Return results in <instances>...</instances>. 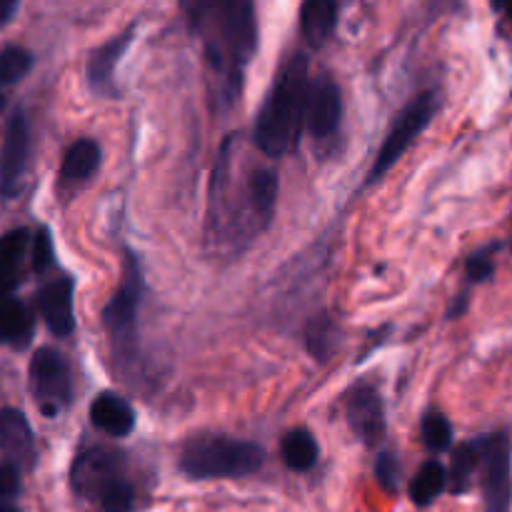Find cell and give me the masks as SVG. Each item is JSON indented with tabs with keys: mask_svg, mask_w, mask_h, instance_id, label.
<instances>
[{
	"mask_svg": "<svg viewBox=\"0 0 512 512\" xmlns=\"http://www.w3.org/2000/svg\"><path fill=\"white\" fill-rule=\"evenodd\" d=\"M30 238L33 235L28 228H15L0 235V298L13 295V290L23 283Z\"/></svg>",
	"mask_w": 512,
	"mask_h": 512,
	"instance_id": "e0dca14e",
	"label": "cell"
},
{
	"mask_svg": "<svg viewBox=\"0 0 512 512\" xmlns=\"http://www.w3.org/2000/svg\"><path fill=\"white\" fill-rule=\"evenodd\" d=\"M503 248V243H490L485 245L483 250L473 253L465 263V278H468L470 285H478V283H488L490 278L495 275V260L493 255Z\"/></svg>",
	"mask_w": 512,
	"mask_h": 512,
	"instance_id": "4316f807",
	"label": "cell"
},
{
	"mask_svg": "<svg viewBox=\"0 0 512 512\" xmlns=\"http://www.w3.org/2000/svg\"><path fill=\"white\" fill-rule=\"evenodd\" d=\"M35 320L23 300L5 295L0 298V345L25 348L33 338Z\"/></svg>",
	"mask_w": 512,
	"mask_h": 512,
	"instance_id": "ffe728a7",
	"label": "cell"
},
{
	"mask_svg": "<svg viewBox=\"0 0 512 512\" xmlns=\"http://www.w3.org/2000/svg\"><path fill=\"white\" fill-rule=\"evenodd\" d=\"M280 450H283V460L290 470L295 473H308L318 465L320 458V445L318 440L313 438V433L305 428L288 430L280 443Z\"/></svg>",
	"mask_w": 512,
	"mask_h": 512,
	"instance_id": "44dd1931",
	"label": "cell"
},
{
	"mask_svg": "<svg viewBox=\"0 0 512 512\" xmlns=\"http://www.w3.org/2000/svg\"><path fill=\"white\" fill-rule=\"evenodd\" d=\"M188 28L203 45L223 100H233L245 68L258 50V20L253 0H180Z\"/></svg>",
	"mask_w": 512,
	"mask_h": 512,
	"instance_id": "6da1fadb",
	"label": "cell"
},
{
	"mask_svg": "<svg viewBox=\"0 0 512 512\" xmlns=\"http://www.w3.org/2000/svg\"><path fill=\"white\" fill-rule=\"evenodd\" d=\"M340 0H303L300 5V35L310 48H323L338 25Z\"/></svg>",
	"mask_w": 512,
	"mask_h": 512,
	"instance_id": "d6986e66",
	"label": "cell"
},
{
	"mask_svg": "<svg viewBox=\"0 0 512 512\" xmlns=\"http://www.w3.org/2000/svg\"><path fill=\"white\" fill-rule=\"evenodd\" d=\"M440 110V95L435 90H425L418 98L410 100L398 115H395L393 125H390L388 135H385L383 145H380L375 163L368 173V185L378 183L385 178L390 168L398 163L405 155V150L418 140V135L433 123L435 113Z\"/></svg>",
	"mask_w": 512,
	"mask_h": 512,
	"instance_id": "5b68a950",
	"label": "cell"
},
{
	"mask_svg": "<svg viewBox=\"0 0 512 512\" xmlns=\"http://www.w3.org/2000/svg\"><path fill=\"white\" fill-rule=\"evenodd\" d=\"M30 160V125L23 110H15L8 118L0 145V195L15 198L23 183Z\"/></svg>",
	"mask_w": 512,
	"mask_h": 512,
	"instance_id": "9c48e42d",
	"label": "cell"
},
{
	"mask_svg": "<svg viewBox=\"0 0 512 512\" xmlns=\"http://www.w3.org/2000/svg\"><path fill=\"white\" fill-rule=\"evenodd\" d=\"M20 493V470L13 463H0V500L15 498Z\"/></svg>",
	"mask_w": 512,
	"mask_h": 512,
	"instance_id": "f546056e",
	"label": "cell"
},
{
	"mask_svg": "<svg viewBox=\"0 0 512 512\" xmlns=\"http://www.w3.org/2000/svg\"><path fill=\"white\" fill-rule=\"evenodd\" d=\"M338 338L340 328L330 315H318V318L310 320L308 328H305V345H308L310 355L318 358L320 363L330 360V355L338 348Z\"/></svg>",
	"mask_w": 512,
	"mask_h": 512,
	"instance_id": "cb8c5ba5",
	"label": "cell"
},
{
	"mask_svg": "<svg viewBox=\"0 0 512 512\" xmlns=\"http://www.w3.org/2000/svg\"><path fill=\"white\" fill-rule=\"evenodd\" d=\"M18 5L20 0H0V28H5L13 20V15L18 13Z\"/></svg>",
	"mask_w": 512,
	"mask_h": 512,
	"instance_id": "4dcf8cb0",
	"label": "cell"
},
{
	"mask_svg": "<svg viewBox=\"0 0 512 512\" xmlns=\"http://www.w3.org/2000/svg\"><path fill=\"white\" fill-rule=\"evenodd\" d=\"M343 123V93L330 75L310 80L305 128L315 140L333 138Z\"/></svg>",
	"mask_w": 512,
	"mask_h": 512,
	"instance_id": "30bf717a",
	"label": "cell"
},
{
	"mask_svg": "<svg viewBox=\"0 0 512 512\" xmlns=\"http://www.w3.org/2000/svg\"><path fill=\"white\" fill-rule=\"evenodd\" d=\"M33 70V53L20 45H8L0 50V88L15 85Z\"/></svg>",
	"mask_w": 512,
	"mask_h": 512,
	"instance_id": "484cf974",
	"label": "cell"
},
{
	"mask_svg": "<svg viewBox=\"0 0 512 512\" xmlns=\"http://www.w3.org/2000/svg\"><path fill=\"white\" fill-rule=\"evenodd\" d=\"M0 453L15 468H33L35 463V435L28 418L18 408L0 410Z\"/></svg>",
	"mask_w": 512,
	"mask_h": 512,
	"instance_id": "4fadbf2b",
	"label": "cell"
},
{
	"mask_svg": "<svg viewBox=\"0 0 512 512\" xmlns=\"http://www.w3.org/2000/svg\"><path fill=\"white\" fill-rule=\"evenodd\" d=\"M375 480H378L380 488L385 493H398V485H400V463H398V455L390 453V450H383L378 453L375 458Z\"/></svg>",
	"mask_w": 512,
	"mask_h": 512,
	"instance_id": "f1b7e54d",
	"label": "cell"
},
{
	"mask_svg": "<svg viewBox=\"0 0 512 512\" xmlns=\"http://www.w3.org/2000/svg\"><path fill=\"white\" fill-rule=\"evenodd\" d=\"M0 512H20L18 508H10V505H5V508H0Z\"/></svg>",
	"mask_w": 512,
	"mask_h": 512,
	"instance_id": "836d02e7",
	"label": "cell"
},
{
	"mask_svg": "<svg viewBox=\"0 0 512 512\" xmlns=\"http://www.w3.org/2000/svg\"><path fill=\"white\" fill-rule=\"evenodd\" d=\"M483 468L485 512H510L512 503V440L505 430L475 440Z\"/></svg>",
	"mask_w": 512,
	"mask_h": 512,
	"instance_id": "8992f818",
	"label": "cell"
},
{
	"mask_svg": "<svg viewBox=\"0 0 512 512\" xmlns=\"http://www.w3.org/2000/svg\"><path fill=\"white\" fill-rule=\"evenodd\" d=\"M245 208L250 213L255 233L265 230L275 215L278 205V173L270 168H255L245 180Z\"/></svg>",
	"mask_w": 512,
	"mask_h": 512,
	"instance_id": "9a60e30c",
	"label": "cell"
},
{
	"mask_svg": "<svg viewBox=\"0 0 512 512\" xmlns=\"http://www.w3.org/2000/svg\"><path fill=\"white\" fill-rule=\"evenodd\" d=\"M30 388L45 418H58L73 398V380L63 355L53 348H40L30 360Z\"/></svg>",
	"mask_w": 512,
	"mask_h": 512,
	"instance_id": "52a82bcc",
	"label": "cell"
},
{
	"mask_svg": "<svg viewBox=\"0 0 512 512\" xmlns=\"http://www.w3.org/2000/svg\"><path fill=\"white\" fill-rule=\"evenodd\" d=\"M5 103H8V100H5V93L0 90V110H5Z\"/></svg>",
	"mask_w": 512,
	"mask_h": 512,
	"instance_id": "d6a6232c",
	"label": "cell"
},
{
	"mask_svg": "<svg viewBox=\"0 0 512 512\" xmlns=\"http://www.w3.org/2000/svg\"><path fill=\"white\" fill-rule=\"evenodd\" d=\"M310 70L305 55H290L278 70L263 105L258 110L253 140L268 158H283L298 145L308 110Z\"/></svg>",
	"mask_w": 512,
	"mask_h": 512,
	"instance_id": "7a4b0ae2",
	"label": "cell"
},
{
	"mask_svg": "<svg viewBox=\"0 0 512 512\" xmlns=\"http://www.w3.org/2000/svg\"><path fill=\"white\" fill-rule=\"evenodd\" d=\"M495 13L503 18V23H508V28L512 30V0H490Z\"/></svg>",
	"mask_w": 512,
	"mask_h": 512,
	"instance_id": "1f68e13d",
	"label": "cell"
},
{
	"mask_svg": "<svg viewBox=\"0 0 512 512\" xmlns=\"http://www.w3.org/2000/svg\"><path fill=\"white\" fill-rule=\"evenodd\" d=\"M135 410L123 395L100 393L90 403V423L110 438H128L135 430Z\"/></svg>",
	"mask_w": 512,
	"mask_h": 512,
	"instance_id": "2e32d148",
	"label": "cell"
},
{
	"mask_svg": "<svg viewBox=\"0 0 512 512\" xmlns=\"http://www.w3.org/2000/svg\"><path fill=\"white\" fill-rule=\"evenodd\" d=\"M480 468V455L478 445L463 443L453 450V460H450V473H448V488L453 495H465L473 488V478Z\"/></svg>",
	"mask_w": 512,
	"mask_h": 512,
	"instance_id": "603a6c76",
	"label": "cell"
},
{
	"mask_svg": "<svg viewBox=\"0 0 512 512\" xmlns=\"http://www.w3.org/2000/svg\"><path fill=\"white\" fill-rule=\"evenodd\" d=\"M420 435H423L425 448L433 453H443L453 445V425L440 410H428L420 423Z\"/></svg>",
	"mask_w": 512,
	"mask_h": 512,
	"instance_id": "d4e9b609",
	"label": "cell"
},
{
	"mask_svg": "<svg viewBox=\"0 0 512 512\" xmlns=\"http://www.w3.org/2000/svg\"><path fill=\"white\" fill-rule=\"evenodd\" d=\"M265 450L250 440L228 435H198L180 453V473L190 480H233L258 473Z\"/></svg>",
	"mask_w": 512,
	"mask_h": 512,
	"instance_id": "3957f363",
	"label": "cell"
},
{
	"mask_svg": "<svg viewBox=\"0 0 512 512\" xmlns=\"http://www.w3.org/2000/svg\"><path fill=\"white\" fill-rule=\"evenodd\" d=\"M30 248H33L30 250V265H33L35 275L48 273L55 265V245L53 238H50V230L45 225L35 230V235L30 238Z\"/></svg>",
	"mask_w": 512,
	"mask_h": 512,
	"instance_id": "83f0119b",
	"label": "cell"
},
{
	"mask_svg": "<svg viewBox=\"0 0 512 512\" xmlns=\"http://www.w3.org/2000/svg\"><path fill=\"white\" fill-rule=\"evenodd\" d=\"M445 488H448V470L438 460H428V463L420 465L413 483H410V500L418 508H428L443 495Z\"/></svg>",
	"mask_w": 512,
	"mask_h": 512,
	"instance_id": "7402d4cb",
	"label": "cell"
},
{
	"mask_svg": "<svg viewBox=\"0 0 512 512\" xmlns=\"http://www.w3.org/2000/svg\"><path fill=\"white\" fill-rule=\"evenodd\" d=\"M73 295L75 280L70 275H60L38 290V313L55 338H70L75 333Z\"/></svg>",
	"mask_w": 512,
	"mask_h": 512,
	"instance_id": "7c38bea8",
	"label": "cell"
},
{
	"mask_svg": "<svg viewBox=\"0 0 512 512\" xmlns=\"http://www.w3.org/2000/svg\"><path fill=\"white\" fill-rule=\"evenodd\" d=\"M133 38L135 25L125 30V33L115 35L105 45H100L98 50H93V55L88 60V83L98 95H105V98L118 95V88H115V68H118L120 58L130 48V43H133Z\"/></svg>",
	"mask_w": 512,
	"mask_h": 512,
	"instance_id": "5bb4252c",
	"label": "cell"
},
{
	"mask_svg": "<svg viewBox=\"0 0 512 512\" xmlns=\"http://www.w3.org/2000/svg\"><path fill=\"white\" fill-rule=\"evenodd\" d=\"M143 273H140V263L133 253H128V263H125V275L120 280L118 290L108 305L103 308V325L113 343H130L135 335V323H138V308L143 300Z\"/></svg>",
	"mask_w": 512,
	"mask_h": 512,
	"instance_id": "ba28073f",
	"label": "cell"
},
{
	"mask_svg": "<svg viewBox=\"0 0 512 512\" xmlns=\"http://www.w3.org/2000/svg\"><path fill=\"white\" fill-rule=\"evenodd\" d=\"M345 420L355 438L363 440L365 445H378L385 438V405L383 395L375 385H358L345 398Z\"/></svg>",
	"mask_w": 512,
	"mask_h": 512,
	"instance_id": "8fae6325",
	"label": "cell"
},
{
	"mask_svg": "<svg viewBox=\"0 0 512 512\" xmlns=\"http://www.w3.org/2000/svg\"><path fill=\"white\" fill-rule=\"evenodd\" d=\"M70 483L80 498L98 503L103 512H130L135 488L123 470V455L108 448H93L78 455L70 470Z\"/></svg>",
	"mask_w": 512,
	"mask_h": 512,
	"instance_id": "277c9868",
	"label": "cell"
},
{
	"mask_svg": "<svg viewBox=\"0 0 512 512\" xmlns=\"http://www.w3.org/2000/svg\"><path fill=\"white\" fill-rule=\"evenodd\" d=\"M103 163V150L100 143L93 138H80L65 153L63 165H60V185L68 188H80L88 183Z\"/></svg>",
	"mask_w": 512,
	"mask_h": 512,
	"instance_id": "ac0fdd59",
	"label": "cell"
}]
</instances>
